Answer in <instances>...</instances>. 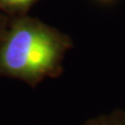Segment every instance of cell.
<instances>
[{"mask_svg":"<svg viewBox=\"0 0 125 125\" xmlns=\"http://www.w3.org/2000/svg\"><path fill=\"white\" fill-rule=\"evenodd\" d=\"M9 21H10V17H7L6 15L2 14L1 11H0V38H1Z\"/></svg>","mask_w":125,"mask_h":125,"instance_id":"cell-4","label":"cell"},{"mask_svg":"<svg viewBox=\"0 0 125 125\" xmlns=\"http://www.w3.org/2000/svg\"><path fill=\"white\" fill-rule=\"evenodd\" d=\"M73 47L71 38L28 15L10 18L0 38V77L36 88L64 72L62 62Z\"/></svg>","mask_w":125,"mask_h":125,"instance_id":"cell-1","label":"cell"},{"mask_svg":"<svg viewBox=\"0 0 125 125\" xmlns=\"http://www.w3.org/2000/svg\"><path fill=\"white\" fill-rule=\"evenodd\" d=\"M39 0H0V11L7 17H19L28 14Z\"/></svg>","mask_w":125,"mask_h":125,"instance_id":"cell-2","label":"cell"},{"mask_svg":"<svg viewBox=\"0 0 125 125\" xmlns=\"http://www.w3.org/2000/svg\"><path fill=\"white\" fill-rule=\"evenodd\" d=\"M83 125H125V112L115 111L109 115H101L85 121Z\"/></svg>","mask_w":125,"mask_h":125,"instance_id":"cell-3","label":"cell"}]
</instances>
